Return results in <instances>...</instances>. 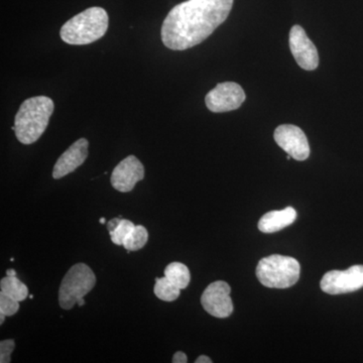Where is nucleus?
<instances>
[{
  "instance_id": "27",
  "label": "nucleus",
  "mask_w": 363,
  "mask_h": 363,
  "mask_svg": "<svg viewBox=\"0 0 363 363\" xmlns=\"http://www.w3.org/2000/svg\"><path fill=\"white\" fill-rule=\"evenodd\" d=\"M100 223L101 224H104V223H106V219L105 218H100Z\"/></svg>"
},
{
  "instance_id": "17",
  "label": "nucleus",
  "mask_w": 363,
  "mask_h": 363,
  "mask_svg": "<svg viewBox=\"0 0 363 363\" xmlns=\"http://www.w3.org/2000/svg\"><path fill=\"white\" fill-rule=\"evenodd\" d=\"M155 295L164 302H174L180 297L181 290L172 284L166 277L156 279V286L154 289Z\"/></svg>"
},
{
  "instance_id": "20",
  "label": "nucleus",
  "mask_w": 363,
  "mask_h": 363,
  "mask_svg": "<svg viewBox=\"0 0 363 363\" xmlns=\"http://www.w3.org/2000/svg\"><path fill=\"white\" fill-rule=\"evenodd\" d=\"M14 340L9 339V340H2L0 342V362L9 363L11 362V353L14 350Z\"/></svg>"
},
{
  "instance_id": "2",
  "label": "nucleus",
  "mask_w": 363,
  "mask_h": 363,
  "mask_svg": "<svg viewBox=\"0 0 363 363\" xmlns=\"http://www.w3.org/2000/svg\"><path fill=\"white\" fill-rule=\"evenodd\" d=\"M54 109V101L47 96H35L25 100L16 113L14 125L11 128L16 133L18 142L23 145L37 142L47 130Z\"/></svg>"
},
{
  "instance_id": "24",
  "label": "nucleus",
  "mask_w": 363,
  "mask_h": 363,
  "mask_svg": "<svg viewBox=\"0 0 363 363\" xmlns=\"http://www.w3.org/2000/svg\"><path fill=\"white\" fill-rule=\"evenodd\" d=\"M6 276L16 277V272L13 269H9V271H6Z\"/></svg>"
},
{
  "instance_id": "18",
  "label": "nucleus",
  "mask_w": 363,
  "mask_h": 363,
  "mask_svg": "<svg viewBox=\"0 0 363 363\" xmlns=\"http://www.w3.org/2000/svg\"><path fill=\"white\" fill-rule=\"evenodd\" d=\"M135 227V225L133 222L123 219V221H121V223L117 227L116 231L111 233L112 242L116 245H123L124 240L128 238V234L131 233V230H133Z\"/></svg>"
},
{
  "instance_id": "5",
  "label": "nucleus",
  "mask_w": 363,
  "mask_h": 363,
  "mask_svg": "<svg viewBox=\"0 0 363 363\" xmlns=\"http://www.w3.org/2000/svg\"><path fill=\"white\" fill-rule=\"evenodd\" d=\"M96 277L87 264H77L67 272L59 290V304L64 310H71L79 298L93 290Z\"/></svg>"
},
{
  "instance_id": "11",
  "label": "nucleus",
  "mask_w": 363,
  "mask_h": 363,
  "mask_svg": "<svg viewBox=\"0 0 363 363\" xmlns=\"http://www.w3.org/2000/svg\"><path fill=\"white\" fill-rule=\"evenodd\" d=\"M145 178V168L135 156H128L114 168L111 174L112 187L119 192L128 193L133 190L138 182Z\"/></svg>"
},
{
  "instance_id": "13",
  "label": "nucleus",
  "mask_w": 363,
  "mask_h": 363,
  "mask_svg": "<svg viewBox=\"0 0 363 363\" xmlns=\"http://www.w3.org/2000/svg\"><path fill=\"white\" fill-rule=\"evenodd\" d=\"M297 219V212L293 207L281 211L267 212L260 218L259 229L264 233H274L290 226Z\"/></svg>"
},
{
  "instance_id": "21",
  "label": "nucleus",
  "mask_w": 363,
  "mask_h": 363,
  "mask_svg": "<svg viewBox=\"0 0 363 363\" xmlns=\"http://www.w3.org/2000/svg\"><path fill=\"white\" fill-rule=\"evenodd\" d=\"M123 221V218L121 217H118V218H113L108 222H106L107 230L109 231V234L116 231L117 227H118L119 224Z\"/></svg>"
},
{
  "instance_id": "8",
  "label": "nucleus",
  "mask_w": 363,
  "mask_h": 363,
  "mask_svg": "<svg viewBox=\"0 0 363 363\" xmlns=\"http://www.w3.org/2000/svg\"><path fill=\"white\" fill-rule=\"evenodd\" d=\"M230 293V286L226 281H217L210 284L201 297V304L205 311L220 319L230 316L233 312Z\"/></svg>"
},
{
  "instance_id": "15",
  "label": "nucleus",
  "mask_w": 363,
  "mask_h": 363,
  "mask_svg": "<svg viewBox=\"0 0 363 363\" xmlns=\"http://www.w3.org/2000/svg\"><path fill=\"white\" fill-rule=\"evenodd\" d=\"M164 277L180 290L187 288L191 281L190 271L182 262H171L164 269Z\"/></svg>"
},
{
  "instance_id": "19",
  "label": "nucleus",
  "mask_w": 363,
  "mask_h": 363,
  "mask_svg": "<svg viewBox=\"0 0 363 363\" xmlns=\"http://www.w3.org/2000/svg\"><path fill=\"white\" fill-rule=\"evenodd\" d=\"M20 303L13 298L7 297L4 294L0 293V314L6 316H13L20 310Z\"/></svg>"
},
{
  "instance_id": "25",
  "label": "nucleus",
  "mask_w": 363,
  "mask_h": 363,
  "mask_svg": "<svg viewBox=\"0 0 363 363\" xmlns=\"http://www.w3.org/2000/svg\"><path fill=\"white\" fill-rule=\"evenodd\" d=\"M77 305L79 306V307H82V306H84L85 305L84 298H79Z\"/></svg>"
},
{
  "instance_id": "26",
  "label": "nucleus",
  "mask_w": 363,
  "mask_h": 363,
  "mask_svg": "<svg viewBox=\"0 0 363 363\" xmlns=\"http://www.w3.org/2000/svg\"><path fill=\"white\" fill-rule=\"evenodd\" d=\"M6 315L0 314V324H4V322L6 321Z\"/></svg>"
},
{
  "instance_id": "9",
  "label": "nucleus",
  "mask_w": 363,
  "mask_h": 363,
  "mask_svg": "<svg viewBox=\"0 0 363 363\" xmlns=\"http://www.w3.org/2000/svg\"><path fill=\"white\" fill-rule=\"evenodd\" d=\"M274 140L286 154L297 161H305L310 156V145L304 131L293 124L279 125L274 133Z\"/></svg>"
},
{
  "instance_id": "14",
  "label": "nucleus",
  "mask_w": 363,
  "mask_h": 363,
  "mask_svg": "<svg viewBox=\"0 0 363 363\" xmlns=\"http://www.w3.org/2000/svg\"><path fill=\"white\" fill-rule=\"evenodd\" d=\"M0 290L7 297L13 298L18 302H23L28 296V286L16 277L6 276L0 281Z\"/></svg>"
},
{
  "instance_id": "10",
  "label": "nucleus",
  "mask_w": 363,
  "mask_h": 363,
  "mask_svg": "<svg viewBox=\"0 0 363 363\" xmlns=\"http://www.w3.org/2000/svg\"><path fill=\"white\" fill-rule=\"evenodd\" d=\"M290 49L298 65L304 70H315L319 65L317 48L307 37L302 26H294L291 30Z\"/></svg>"
},
{
  "instance_id": "22",
  "label": "nucleus",
  "mask_w": 363,
  "mask_h": 363,
  "mask_svg": "<svg viewBox=\"0 0 363 363\" xmlns=\"http://www.w3.org/2000/svg\"><path fill=\"white\" fill-rule=\"evenodd\" d=\"M172 362L174 363H186L188 362V357L183 351H178L174 354Z\"/></svg>"
},
{
  "instance_id": "4",
  "label": "nucleus",
  "mask_w": 363,
  "mask_h": 363,
  "mask_svg": "<svg viewBox=\"0 0 363 363\" xmlns=\"http://www.w3.org/2000/svg\"><path fill=\"white\" fill-rule=\"evenodd\" d=\"M301 267L297 259L272 255L260 259L257 277L262 286L272 289L291 288L300 279Z\"/></svg>"
},
{
  "instance_id": "1",
  "label": "nucleus",
  "mask_w": 363,
  "mask_h": 363,
  "mask_svg": "<svg viewBox=\"0 0 363 363\" xmlns=\"http://www.w3.org/2000/svg\"><path fill=\"white\" fill-rule=\"evenodd\" d=\"M233 0H187L171 9L162 26V44L185 51L201 44L228 18Z\"/></svg>"
},
{
  "instance_id": "23",
  "label": "nucleus",
  "mask_w": 363,
  "mask_h": 363,
  "mask_svg": "<svg viewBox=\"0 0 363 363\" xmlns=\"http://www.w3.org/2000/svg\"><path fill=\"white\" fill-rule=\"evenodd\" d=\"M196 363H212V360L206 355H201L195 360Z\"/></svg>"
},
{
  "instance_id": "12",
  "label": "nucleus",
  "mask_w": 363,
  "mask_h": 363,
  "mask_svg": "<svg viewBox=\"0 0 363 363\" xmlns=\"http://www.w3.org/2000/svg\"><path fill=\"white\" fill-rule=\"evenodd\" d=\"M88 147L89 143L86 138H80L74 143L64 154L61 155L55 164L52 178L59 180L82 166L88 157Z\"/></svg>"
},
{
  "instance_id": "7",
  "label": "nucleus",
  "mask_w": 363,
  "mask_h": 363,
  "mask_svg": "<svg viewBox=\"0 0 363 363\" xmlns=\"http://www.w3.org/2000/svg\"><path fill=\"white\" fill-rule=\"evenodd\" d=\"M245 93L242 87L234 82L219 83L205 97V104L215 113L236 111L245 102Z\"/></svg>"
},
{
  "instance_id": "16",
  "label": "nucleus",
  "mask_w": 363,
  "mask_h": 363,
  "mask_svg": "<svg viewBox=\"0 0 363 363\" xmlns=\"http://www.w3.org/2000/svg\"><path fill=\"white\" fill-rule=\"evenodd\" d=\"M147 240H149V233L147 228L143 225H135L128 234V238L124 240L123 247L128 252H138L147 245Z\"/></svg>"
},
{
  "instance_id": "3",
  "label": "nucleus",
  "mask_w": 363,
  "mask_h": 363,
  "mask_svg": "<svg viewBox=\"0 0 363 363\" xmlns=\"http://www.w3.org/2000/svg\"><path fill=\"white\" fill-rule=\"evenodd\" d=\"M109 18L102 7H90L62 26L60 35L68 45H89L101 39L108 30Z\"/></svg>"
},
{
  "instance_id": "6",
  "label": "nucleus",
  "mask_w": 363,
  "mask_h": 363,
  "mask_svg": "<svg viewBox=\"0 0 363 363\" xmlns=\"http://www.w3.org/2000/svg\"><path fill=\"white\" fill-rule=\"evenodd\" d=\"M321 290L329 295L355 292L363 288V266L357 264L346 271H330L320 283Z\"/></svg>"
}]
</instances>
